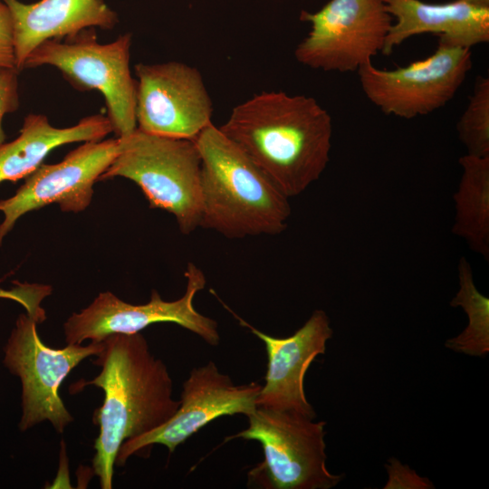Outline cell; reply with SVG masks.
I'll return each mask as SVG.
<instances>
[{"instance_id":"cell-22","label":"cell","mask_w":489,"mask_h":489,"mask_svg":"<svg viewBox=\"0 0 489 489\" xmlns=\"http://www.w3.org/2000/svg\"><path fill=\"white\" fill-rule=\"evenodd\" d=\"M19 72L16 68H0V145L5 140L4 117L20 106Z\"/></svg>"},{"instance_id":"cell-24","label":"cell","mask_w":489,"mask_h":489,"mask_svg":"<svg viewBox=\"0 0 489 489\" xmlns=\"http://www.w3.org/2000/svg\"><path fill=\"white\" fill-rule=\"evenodd\" d=\"M0 68H16L13 18L3 0H0Z\"/></svg>"},{"instance_id":"cell-21","label":"cell","mask_w":489,"mask_h":489,"mask_svg":"<svg viewBox=\"0 0 489 489\" xmlns=\"http://www.w3.org/2000/svg\"><path fill=\"white\" fill-rule=\"evenodd\" d=\"M12 289L0 288V298L14 301L21 304L26 313L37 323L45 321L46 314L41 303L52 293V287L46 284L15 282Z\"/></svg>"},{"instance_id":"cell-4","label":"cell","mask_w":489,"mask_h":489,"mask_svg":"<svg viewBox=\"0 0 489 489\" xmlns=\"http://www.w3.org/2000/svg\"><path fill=\"white\" fill-rule=\"evenodd\" d=\"M119 139V153L99 180L126 177L140 187L151 208L172 214L181 233L199 227L201 157L195 140L138 129Z\"/></svg>"},{"instance_id":"cell-8","label":"cell","mask_w":489,"mask_h":489,"mask_svg":"<svg viewBox=\"0 0 489 489\" xmlns=\"http://www.w3.org/2000/svg\"><path fill=\"white\" fill-rule=\"evenodd\" d=\"M311 24L296 46V60L325 72H355L381 53L393 24L384 0H330L319 11H302Z\"/></svg>"},{"instance_id":"cell-3","label":"cell","mask_w":489,"mask_h":489,"mask_svg":"<svg viewBox=\"0 0 489 489\" xmlns=\"http://www.w3.org/2000/svg\"><path fill=\"white\" fill-rule=\"evenodd\" d=\"M194 140L201 157L199 227L227 238L283 232L289 197L264 172L213 123Z\"/></svg>"},{"instance_id":"cell-25","label":"cell","mask_w":489,"mask_h":489,"mask_svg":"<svg viewBox=\"0 0 489 489\" xmlns=\"http://www.w3.org/2000/svg\"><path fill=\"white\" fill-rule=\"evenodd\" d=\"M481 5H489V0H466Z\"/></svg>"},{"instance_id":"cell-14","label":"cell","mask_w":489,"mask_h":489,"mask_svg":"<svg viewBox=\"0 0 489 489\" xmlns=\"http://www.w3.org/2000/svg\"><path fill=\"white\" fill-rule=\"evenodd\" d=\"M223 305L265 345L267 372L265 383L256 398V407L292 411L314 419L316 413L304 392V377L314 359L325 353L326 343L333 335L326 312L315 310L292 335L275 338L255 329L225 303Z\"/></svg>"},{"instance_id":"cell-6","label":"cell","mask_w":489,"mask_h":489,"mask_svg":"<svg viewBox=\"0 0 489 489\" xmlns=\"http://www.w3.org/2000/svg\"><path fill=\"white\" fill-rule=\"evenodd\" d=\"M247 418L248 427L224 442L243 438L262 445L264 461L249 473L253 484L270 489H330L343 479L326 466V421L258 407Z\"/></svg>"},{"instance_id":"cell-2","label":"cell","mask_w":489,"mask_h":489,"mask_svg":"<svg viewBox=\"0 0 489 489\" xmlns=\"http://www.w3.org/2000/svg\"><path fill=\"white\" fill-rule=\"evenodd\" d=\"M218 129L289 198L318 180L330 159L331 117L312 97L263 91Z\"/></svg>"},{"instance_id":"cell-16","label":"cell","mask_w":489,"mask_h":489,"mask_svg":"<svg viewBox=\"0 0 489 489\" xmlns=\"http://www.w3.org/2000/svg\"><path fill=\"white\" fill-rule=\"evenodd\" d=\"M3 1L13 18L16 69L20 72L41 43L62 39L89 27L112 29L118 23L117 14L103 0Z\"/></svg>"},{"instance_id":"cell-17","label":"cell","mask_w":489,"mask_h":489,"mask_svg":"<svg viewBox=\"0 0 489 489\" xmlns=\"http://www.w3.org/2000/svg\"><path fill=\"white\" fill-rule=\"evenodd\" d=\"M110 132V121L102 114L85 117L72 127L56 128L45 115L30 113L24 119L19 136L0 145V183L25 178L59 146L101 140Z\"/></svg>"},{"instance_id":"cell-23","label":"cell","mask_w":489,"mask_h":489,"mask_svg":"<svg viewBox=\"0 0 489 489\" xmlns=\"http://www.w3.org/2000/svg\"><path fill=\"white\" fill-rule=\"evenodd\" d=\"M388 480L385 489H430L435 486L427 477L419 476L407 465L401 464L397 458L390 457L385 465Z\"/></svg>"},{"instance_id":"cell-7","label":"cell","mask_w":489,"mask_h":489,"mask_svg":"<svg viewBox=\"0 0 489 489\" xmlns=\"http://www.w3.org/2000/svg\"><path fill=\"white\" fill-rule=\"evenodd\" d=\"M27 313L19 315L4 348V365L22 384V417L18 427L26 431L49 421L60 434L72 421L59 388L69 373L84 359L97 356L101 341L87 345L67 344L53 349L43 344L36 325Z\"/></svg>"},{"instance_id":"cell-10","label":"cell","mask_w":489,"mask_h":489,"mask_svg":"<svg viewBox=\"0 0 489 489\" xmlns=\"http://www.w3.org/2000/svg\"><path fill=\"white\" fill-rule=\"evenodd\" d=\"M470 48L439 44L424 60L394 70L379 69L371 61L358 69L367 98L387 115L412 119L445 106L471 70Z\"/></svg>"},{"instance_id":"cell-19","label":"cell","mask_w":489,"mask_h":489,"mask_svg":"<svg viewBox=\"0 0 489 489\" xmlns=\"http://www.w3.org/2000/svg\"><path fill=\"white\" fill-rule=\"evenodd\" d=\"M459 290L450 302L461 307L468 317L467 327L445 345L454 351L469 356L484 357L489 351V298L482 294L474 282L472 266L465 256L459 260Z\"/></svg>"},{"instance_id":"cell-5","label":"cell","mask_w":489,"mask_h":489,"mask_svg":"<svg viewBox=\"0 0 489 489\" xmlns=\"http://www.w3.org/2000/svg\"><path fill=\"white\" fill-rule=\"evenodd\" d=\"M37 45L24 61V69L52 65L77 90H97L104 97L107 117L117 138L137 129V81L129 69L131 34L101 44L94 27Z\"/></svg>"},{"instance_id":"cell-13","label":"cell","mask_w":489,"mask_h":489,"mask_svg":"<svg viewBox=\"0 0 489 489\" xmlns=\"http://www.w3.org/2000/svg\"><path fill=\"white\" fill-rule=\"evenodd\" d=\"M262 385L256 382L236 385L219 371L212 360L192 369L183 383L180 405L176 413L160 427L125 441L115 464L123 465L134 454L155 444L165 446L169 453L200 428L222 416H249L256 407Z\"/></svg>"},{"instance_id":"cell-9","label":"cell","mask_w":489,"mask_h":489,"mask_svg":"<svg viewBox=\"0 0 489 489\" xmlns=\"http://www.w3.org/2000/svg\"><path fill=\"white\" fill-rule=\"evenodd\" d=\"M187 286L182 297L164 301L153 290L144 304L123 302L110 292H101L92 302L72 313L63 324L67 344L101 341L112 334H133L157 322H173L199 336L211 346L218 345L217 322L198 312L194 307L196 294L206 286V276L193 263L185 272Z\"/></svg>"},{"instance_id":"cell-18","label":"cell","mask_w":489,"mask_h":489,"mask_svg":"<svg viewBox=\"0 0 489 489\" xmlns=\"http://www.w3.org/2000/svg\"><path fill=\"white\" fill-rule=\"evenodd\" d=\"M462 174L454 194L452 233L489 260V157L466 154L459 158Z\"/></svg>"},{"instance_id":"cell-15","label":"cell","mask_w":489,"mask_h":489,"mask_svg":"<svg viewBox=\"0 0 489 489\" xmlns=\"http://www.w3.org/2000/svg\"><path fill=\"white\" fill-rule=\"evenodd\" d=\"M393 18L381 53L393 49L411 36L432 33L438 43L470 48L489 42V5L466 0L432 4L421 0H384Z\"/></svg>"},{"instance_id":"cell-1","label":"cell","mask_w":489,"mask_h":489,"mask_svg":"<svg viewBox=\"0 0 489 489\" xmlns=\"http://www.w3.org/2000/svg\"><path fill=\"white\" fill-rule=\"evenodd\" d=\"M102 343V350L92 360L101 372L91 380L74 383L72 391L91 385L103 390V403L93 417L100 432L92 467L101 487L110 489L121 445L166 423L177 410L180 399L173 398V381L166 364L152 354L140 332L112 334Z\"/></svg>"},{"instance_id":"cell-11","label":"cell","mask_w":489,"mask_h":489,"mask_svg":"<svg viewBox=\"0 0 489 489\" xmlns=\"http://www.w3.org/2000/svg\"><path fill=\"white\" fill-rule=\"evenodd\" d=\"M137 129L195 139L212 124L213 105L201 72L181 62L138 63Z\"/></svg>"},{"instance_id":"cell-12","label":"cell","mask_w":489,"mask_h":489,"mask_svg":"<svg viewBox=\"0 0 489 489\" xmlns=\"http://www.w3.org/2000/svg\"><path fill=\"white\" fill-rule=\"evenodd\" d=\"M120 150V139L85 141L55 164H41L25 177L15 194L0 200L5 217L0 224L4 237L24 214L56 203L63 212H81L91 204L93 185L110 167Z\"/></svg>"},{"instance_id":"cell-20","label":"cell","mask_w":489,"mask_h":489,"mask_svg":"<svg viewBox=\"0 0 489 489\" xmlns=\"http://www.w3.org/2000/svg\"><path fill=\"white\" fill-rule=\"evenodd\" d=\"M456 130L467 154L489 157V78L478 75Z\"/></svg>"}]
</instances>
